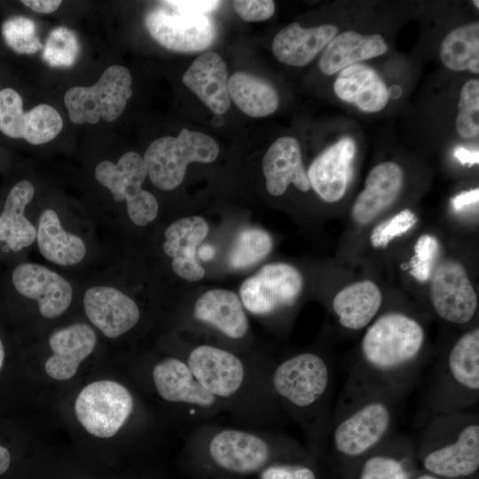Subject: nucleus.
I'll return each mask as SVG.
<instances>
[{"mask_svg":"<svg viewBox=\"0 0 479 479\" xmlns=\"http://www.w3.org/2000/svg\"><path fill=\"white\" fill-rule=\"evenodd\" d=\"M218 154L219 145L211 137L184 128L176 137L167 136L153 140L143 160L153 185L170 191L183 182L191 162L210 163Z\"/></svg>","mask_w":479,"mask_h":479,"instance_id":"8","label":"nucleus"},{"mask_svg":"<svg viewBox=\"0 0 479 479\" xmlns=\"http://www.w3.org/2000/svg\"><path fill=\"white\" fill-rule=\"evenodd\" d=\"M454 157L463 165H474L479 162L478 150H469L462 145H458L453 150Z\"/></svg>","mask_w":479,"mask_h":479,"instance_id":"46","label":"nucleus"},{"mask_svg":"<svg viewBox=\"0 0 479 479\" xmlns=\"http://www.w3.org/2000/svg\"><path fill=\"white\" fill-rule=\"evenodd\" d=\"M10 463V452L5 447L0 445V475L8 469Z\"/></svg>","mask_w":479,"mask_h":479,"instance_id":"47","label":"nucleus"},{"mask_svg":"<svg viewBox=\"0 0 479 479\" xmlns=\"http://www.w3.org/2000/svg\"><path fill=\"white\" fill-rule=\"evenodd\" d=\"M131 75L120 65L107 67L98 82L89 87L68 89L64 103L72 122L97 123L101 118L106 122L116 120L132 96Z\"/></svg>","mask_w":479,"mask_h":479,"instance_id":"9","label":"nucleus"},{"mask_svg":"<svg viewBox=\"0 0 479 479\" xmlns=\"http://www.w3.org/2000/svg\"><path fill=\"white\" fill-rule=\"evenodd\" d=\"M293 439L266 430L211 426L196 428L188 449L223 472L247 475L262 471L279 452L294 449Z\"/></svg>","mask_w":479,"mask_h":479,"instance_id":"5","label":"nucleus"},{"mask_svg":"<svg viewBox=\"0 0 479 479\" xmlns=\"http://www.w3.org/2000/svg\"><path fill=\"white\" fill-rule=\"evenodd\" d=\"M302 287V276L295 267L273 263L247 279L240 287V296L247 311L265 316L294 305Z\"/></svg>","mask_w":479,"mask_h":479,"instance_id":"13","label":"nucleus"},{"mask_svg":"<svg viewBox=\"0 0 479 479\" xmlns=\"http://www.w3.org/2000/svg\"><path fill=\"white\" fill-rule=\"evenodd\" d=\"M182 80L216 115L224 114L229 109L228 71L218 53L208 51L200 54L185 72Z\"/></svg>","mask_w":479,"mask_h":479,"instance_id":"23","label":"nucleus"},{"mask_svg":"<svg viewBox=\"0 0 479 479\" xmlns=\"http://www.w3.org/2000/svg\"><path fill=\"white\" fill-rule=\"evenodd\" d=\"M260 479H317V475L302 464L274 462L260 471Z\"/></svg>","mask_w":479,"mask_h":479,"instance_id":"41","label":"nucleus"},{"mask_svg":"<svg viewBox=\"0 0 479 479\" xmlns=\"http://www.w3.org/2000/svg\"><path fill=\"white\" fill-rule=\"evenodd\" d=\"M96 343L95 332L85 323H75L54 331L49 338L52 355L45 362L46 373L59 381L74 377Z\"/></svg>","mask_w":479,"mask_h":479,"instance_id":"21","label":"nucleus"},{"mask_svg":"<svg viewBox=\"0 0 479 479\" xmlns=\"http://www.w3.org/2000/svg\"><path fill=\"white\" fill-rule=\"evenodd\" d=\"M147 170L136 152H127L117 163L102 161L95 168L97 181L108 189L116 201H126L127 212L131 222L145 226L153 222L159 210L153 194L142 188Z\"/></svg>","mask_w":479,"mask_h":479,"instance_id":"10","label":"nucleus"},{"mask_svg":"<svg viewBox=\"0 0 479 479\" xmlns=\"http://www.w3.org/2000/svg\"><path fill=\"white\" fill-rule=\"evenodd\" d=\"M266 189L273 196L282 195L290 184L302 192L311 187L305 171L300 145L292 137H281L266 151L262 162Z\"/></svg>","mask_w":479,"mask_h":479,"instance_id":"22","label":"nucleus"},{"mask_svg":"<svg viewBox=\"0 0 479 479\" xmlns=\"http://www.w3.org/2000/svg\"><path fill=\"white\" fill-rule=\"evenodd\" d=\"M426 333L414 318L389 311L366 329L359 358L346 385L385 395L398 402L411 389L420 370Z\"/></svg>","mask_w":479,"mask_h":479,"instance_id":"1","label":"nucleus"},{"mask_svg":"<svg viewBox=\"0 0 479 479\" xmlns=\"http://www.w3.org/2000/svg\"><path fill=\"white\" fill-rule=\"evenodd\" d=\"M335 25L304 28L292 23L281 29L272 41V51L280 62L293 67L310 63L337 35Z\"/></svg>","mask_w":479,"mask_h":479,"instance_id":"26","label":"nucleus"},{"mask_svg":"<svg viewBox=\"0 0 479 479\" xmlns=\"http://www.w3.org/2000/svg\"><path fill=\"white\" fill-rule=\"evenodd\" d=\"M443 64L453 71L479 73V24H466L452 30L440 45Z\"/></svg>","mask_w":479,"mask_h":479,"instance_id":"33","label":"nucleus"},{"mask_svg":"<svg viewBox=\"0 0 479 479\" xmlns=\"http://www.w3.org/2000/svg\"><path fill=\"white\" fill-rule=\"evenodd\" d=\"M419 440L427 473L459 479L479 468V419L475 412L432 415Z\"/></svg>","mask_w":479,"mask_h":479,"instance_id":"6","label":"nucleus"},{"mask_svg":"<svg viewBox=\"0 0 479 479\" xmlns=\"http://www.w3.org/2000/svg\"><path fill=\"white\" fill-rule=\"evenodd\" d=\"M80 53V43L74 31L66 27L51 30L43 51V59L53 67H69Z\"/></svg>","mask_w":479,"mask_h":479,"instance_id":"36","label":"nucleus"},{"mask_svg":"<svg viewBox=\"0 0 479 479\" xmlns=\"http://www.w3.org/2000/svg\"><path fill=\"white\" fill-rule=\"evenodd\" d=\"M164 5L167 7L148 12L145 18L148 32L161 45L173 51L195 52L204 51L213 43L216 27L208 16Z\"/></svg>","mask_w":479,"mask_h":479,"instance_id":"14","label":"nucleus"},{"mask_svg":"<svg viewBox=\"0 0 479 479\" xmlns=\"http://www.w3.org/2000/svg\"><path fill=\"white\" fill-rule=\"evenodd\" d=\"M34 194L30 181H19L9 192L0 215V240L14 252L30 246L36 239V229L24 214Z\"/></svg>","mask_w":479,"mask_h":479,"instance_id":"31","label":"nucleus"},{"mask_svg":"<svg viewBox=\"0 0 479 479\" xmlns=\"http://www.w3.org/2000/svg\"><path fill=\"white\" fill-rule=\"evenodd\" d=\"M195 320L213 327L226 338L240 340L248 333L249 323L240 297L225 289H211L194 303Z\"/></svg>","mask_w":479,"mask_h":479,"instance_id":"24","label":"nucleus"},{"mask_svg":"<svg viewBox=\"0 0 479 479\" xmlns=\"http://www.w3.org/2000/svg\"><path fill=\"white\" fill-rule=\"evenodd\" d=\"M12 280L18 293L36 301L39 312L45 318L61 316L71 304L73 288L70 283L43 265L20 263L13 270Z\"/></svg>","mask_w":479,"mask_h":479,"instance_id":"17","label":"nucleus"},{"mask_svg":"<svg viewBox=\"0 0 479 479\" xmlns=\"http://www.w3.org/2000/svg\"><path fill=\"white\" fill-rule=\"evenodd\" d=\"M397 436H390L366 454L358 479H411L405 459L394 453Z\"/></svg>","mask_w":479,"mask_h":479,"instance_id":"34","label":"nucleus"},{"mask_svg":"<svg viewBox=\"0 0 479 479\" xmlns=\"http://www.w3.org/2000/svg\"><path fill=\"white\" fill-rule=\"evenodd\" d=\"M238 15L245 21H262L270 19L275 12L272 0H236L232 2Z\"/></svg>","mask_w":479,"mask_h":479,"instance_id":"42","label":"nucleus"},{"mask_svg":"<svg viewBox=\"0 0 479 479\" xmlns=\"http://www.w3.org/2000/svg\"><path fill=\"white\" fill-rule=\"evenodd\" d=\"M439 252V243L431 235H421L414 245V255L410 263V273L420 282L429 279Z\"/></svg>","mask_w":479,"mask_h":479,"instance_id":"39","label":"nucleus"},{"mask_svg":"<svg viewBox=\"0 0 479 479\" xmlns=\"http://www.w3.org/2000/svg\"><path fill=\"white\" fill-rule=\"evenodd\" d=\"M334 369L319 354L304 351L272 366L271 386L279 407L302 428L316 447L328 437Z\"/></svg>","mask_w":479,"mask_h":479,"instance_id":"3","label":"nucleus"},{"mask_svg":"<svg viewBox=\"0 0 479 479\" xmlns=\"http://www.w3.org/2000/svg\"><path fill=\"white\" fill-rule=\"evenodd\" d=\"M403 185L404 172L399 165L391 161L376 165L353 204V219L359 224L373 221L397 200Z\"/></svg>","mask_w":479,"mask_h":479,"instance_id":"25","label":"nucleus"},{"mask_svg":"<svg viewBox=\"0 0 479 479\" xmlns=\"http://www.w3.org/2000/svg\"><path fill=\"white\" fill-rule=\"evenodd\" d=\"M336 96L354 104L361 111L382 110L389 98L388 88L378 73L366 65L356 63L340 71L334 83Z\"/></svg>","mask_w":479,"mask_h":479,"instance_id":"27","label":"nucleus"},{"mask_svg":"<svg viewBox=\"0 0 479 479\" xmlns=\"http://www.w3.org/2000/svg\"><path fill=\"white\" fill-rule=\"evenodd\" d=\"M381 303L382 294L378 286L371 280H363L340 290L332 306L342 327L357 331L371 324Z\"/></svg>","mask_w":479,"mask_h":479,"instance_id":"29","label":"nucleus"},{"mask_svg":"<svg viewBox=\"0 0 479 479\" xmlns=\"http://www.w3.org/2000/svg\"><path fill=\"white\" fill-rule=\"evenodd\" d=\"M4 349L3 342L0 338V370L4 365Z\"/></svg>","mask_w":479,"mask_h":479,"instance_id":"49","label":"nucleus"},{"mask_svg":"<svg viewBox=\"0 0 479 479\" xmlns=\"http://www.w3.org/2000/svg\"><path fill=\"white\" fill-rule=\"evenodd\" d=\"M199 382L240 420L265 423L280 409L271 386L272 366L253 365L235 352L199 344L183 358Z\"/></svg>","mask_w":479,"mask_h":479,"instance_id":"2","label":"nucleus"},{"mask_svg":"<svg viewBox=\"0 0 479 479\" xmlns=\"http://www.w3.org/2000/svg\"><path fill=\"white\" fill-rule=\"evenodd\" d=\"M478 1H474L475 5H476L477 8H479Z\"/></svg>","mask_w":479,"mask_h":479,"instance_id":"50","label":"nucleus"},{"mask_svg":"<svg viewBox=\"0 0 479 479\" xmlns=\"http://www.w3.org/2000/svg\"><path fill=\"white\" fill-rule=\"evenodd\" d=\"M271 235L263 229L248 227L236 237L228 263L233 269H244L265 258L272 248Z\"/></svg>","mask_w":479,"mask_h":479,"instance_id":"35","label":"nucleus"},{"mask_svg":"<svg viewBox=\"0 0 479 479\" xmlns=\"http://www.w3.org/2000/svg\"><path fill=\"white\" fill-rule=\"evenodd\" d=\"M479 399V328L466 332L434 366L426 396L431 415L470 411Z\"/></svg>","mask_w":479,"mask_h":479,"instance_id":"7","label":"nucleus"},{"mask_svg":"<svg viewBox=\"0 0 479 479\" xmlns=\"http://www.w3.org/2000/svg\"><path fill=\"white\" fill-rule=\"evenodd\" d=\"M456 129L465 138L474 137L479 133V81L472 79L462 87Z\"/></svg>","mask_w":479,"mask_h":479,"instance_id":"38","label":"nucleus"},{"mask_svg":"<svg viewBox=\"0 0 479 479\" xmlns=\"http://www.w3.org/2000/svg\"><path fill=\"white\" fill-rule=\"evenodd\" d=\"M4 43L19 54H33L43 48L35 21L25 16L6 19L1 27Z\"/></svg>","mask_w":479,"mask_h":479,"instance_id":"37","label":"nucleus"},{"mask_svg":"<svg viewBox=\"0 0 479 479\" xmlns=\"http://www.w3.org/2000/svg\"><path fill=\"white\" fill-rule=\"evenodd\" d=\"M35 240L41 255L46 260L61 266L77 264L87 253L82 239L67 232L58 214L51 208H46L41 213Z\"/></svg>","mask_w":479,"mask_h":479,"instance_id":"30","label":"nucleus"},{"mask_svg":"<svg viewBox=\"0 0 479 479\" xmlns=\"http://www.w3.org/2000/svg\"><path fill=\"white\" fill-rule=\"evenodd\" d=\"M388 45L378 34L364 35L355 31L336 35L325 47L318 61L320 70L332 75L356 62L384 54Z\"/></svg>","mask_w":479,"mask_h":479,"instance_id":"28","label":"nucleus"},{"mask_svg":"<svg viewBox=\"0 0 479 479\" xmlns=\"http://www.w3.org/2000/svg\"><path fill=\"white\" fill-rule=\"evenodd\" d=\"M478 200L479 189L475 188L459 192L452 199L451 203L455 211H461L467 206L477 204Z\"/></svg>","mask_w":479,"mask_h":479,"instance_id":"44","label":"nucleus"},{"mask_svg":"<svg viewBox=\"0 0 479 479\" xmlns=\"http://www.w3.org/2000/svg\"><path fill=\"white\" fill-rule=\"evenodd\" d=\"M355 142L345 137L327 147L310 164L307 175L310 187L326 202L341 200L352 175Z\"/></svg>","mask_w":479,"mask_h":479,"instance_id":"19","label":"nucleus"},{"mask_svg":"<svg viewBox=\"0 0 479 479\" xmlns=\"http://www.w3.org/2000/svg\"><path fill=\"white\" fill-rule=\"evenodd\" d=\"M82 302L89 320L108 338L121 336L140 318L137 304L113 287H91L85 291Z\"/></svg>","mask_w":479,"mask_h":479,"instance_id":"18","label":"nucleus"},{"mask_svg":"<svg viewBox=\"0 0 479 479\" xmlns=\"http://www.w3.org/2000/svg\"><path fill=\"white\" fill-rule=\"evenodd\" d=\"M231 99L243 113L251 117H264L279 106V96L268 82L246 72H236L229 77Z\"/></svg>","mask_w":479,"mask_h":479,"instance_id":"32","label":"nucleus"},{"mask_svg":"<svg viewBox=\"0 0 479 479\" xmlns=\"http://www.w3.org/2000/svg\"><path fill=\"white\" fill-rule=\"evenodd\" d=\"M208 224L201 216L178 219L164 232V253L172 258L173 271L187 281H199L205 269L197 260V248L208 234Z\"/></svg>","mask_w":479,"mask_h":479,"instance_id":"20","label":"nucleus"},{"mask_svg":"<svg viewBox=\"0 0 479 479\" xmlns=\"http://www.w3.org/2000/svg\"><path fill=\"white\" fill-rule=\"evenodd\" d=\"M169 7L188 13L206 14L216 10L222 4L216 0H169L162 1Z\"/></svg>","mask_w":479,"mask_h":479,"instance_id":"43","label":"nucleus"},{"mask_svg":"<svg viewBox=\"0 0 479 479\" xmlns=\"http://www.w3.org/2000/svg\"><path fill=\"white\" fill-rule=\"evenodd\" d=\"M134 409V398L122 384L98 381L85 386L75 402V412L82 426L99 438L114 436Z\"/></svg>","mask_w":479,"mask_h":479,"instance_id":"12","label":"nucleus"},{"mask_svg":"<svg viewBox=\"0 0 479 479\" xmlns=\"http://www.w3.org/2000/svg\"><path fill=\"white\" fill-rule=\"evenodd\" d=\"M397 404L385 395L346 385L326 441L342 458L365 457L391 436Z\"/></svg>","mask_w":479,"mask_h":479,"instance_id":"4","label":"nucleus"},{"mask_svg":"<svg viewBox=\"0 0 479 479\" xmlns=\"http://www.w3.org/2000/svg\"><path fill=\"white\" fill-rule=\"evenodd\" d=\"M417 217L410 209H403L391 218L375 226L370 235L373 247H386L394 239L402 236L412 229Z\"/></svg>","mask_w":479,"mask_h":479,"instance_id":"40","label":"nucleus"},{"mask_svg":"<svg viewBox=\"0 0 479 479\" xmlns=\"http://www.w3.org/2000/svg\"><path fill=\"white\" fill-rule=\"evenodd\" d=\"M414 479H448V478H444V477H440V476H437L429 473H425V474L416 476Z\"/></svg>","mask_w":479,"mask_h":479,"instance_id":"48","label":"nucleus"},{"mask_svg":"<svg viewBox=\"0 0 479 479\" xmlns=\"http://www.w3.org/2000/svg\"><path fill=\"white\" fill-rule=\"evenodd\" d=\"M154 388L161 399L182 407L190 420H205L223 412L225 405L196 379L183 357H167L152 369Z\"/></svg>","mask_w":479,"mask_h":479,"instance_id":"11","label":"nucleus"},{"mask_svg":"<svg viewBox=\"0 0 479 479\" xmlns=\"http://www.w3.org/2000/svg\"><path fill=\"white\" fill-rule=\"evenodd\" d=\"M430 300L441 318L458 325L468 323L478 305L475 291L464 266L454 260H445L434 269Z\"/></svg>","mask_w":479,"mask_h":479,"instance_id":"15","label":"nucleus"},{"mask_svg":"<svg viewBox=\"0 0 479 479\" xmlns=\"http://www.w3.org/2000/svg\"><path fill=\"white\" fill-rule=\"evenodd\" d=\"M62 127V118L51 106L40 104L24 112L22 98L14 89L0 90V131L5 136L37 145L52 140Z\"/></svg>","mask_w":479,"mask_h":479,"instance_id":"16","label":"nucleus"},{"mask_svg":"<svg viewBox=\"0 0 479 479\" xmlns=\"http://www.w3.org/2000/svg\"><path fill=\"white\" fill-rule=\"evenodd\" d=\"M21 3L36 12L51 13L61 4L60 0H23Z\"/></svg>","mask_w":479,"mask_h":479,"instance_id":"45","label":"nucleus"}]
</instances>
